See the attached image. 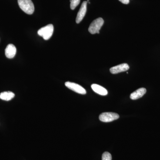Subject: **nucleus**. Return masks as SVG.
<instances>
[{
    "mask_svg": "<svg viewBox=\"0 0 160 160\" xmlns=\"http://www.w3.org/2000/svg\"><path fill=\"white\" fill-rule=\"evenodd\" d=\"M119 115L118 113L112 112H105L100 115L99 120L104 122H109L118 119Z\"/></svg>",
    "mask_w": 160,
    "mask_h": 160,
    "instance_id": "nucleus-4",
    "label": "nucleus"
},
{
    "mask_svg": "<svg viewBox=\"0 0 160 160\" xmlns=\"http://www.w3.org/2000/svg\"><path fill=\"white\" fill-rule=\"evenodd\" d=\"M17 49L15 46L12 44H9L5 49V54L6 57L11 59L14 57L16 54Z\"/></svg>",
    "mask_w": 160,
    "mask_h": 160,
    "instance_id": "nucleus-8",
    "label": "nucleus"
},
{
    "mask_svg": "<svg viewBox=\"0 0 160 160\" xmlns=\"http://www.w3.org/2000/svg\"><path fill=\"white\" fill-rule=\"evenodd\" d=\"M81 0H70V8L73 10L79 4Z\"/></svg>",
    "mask_w": 160,
    "mask_h": 160,
    "instance_id": "nucleus-12",
    "label": "nucleus"
},
{
    "mask_svg": "<svg viewBox=\"0 0 160 160\" xmlns=\"http://www.w3.org/2000/svg\"><path fill=\"white\" fill-rule=\"evenodd\" d=\"M146 89L144 88H141L136 90L130 94V98L132 100H137L142 97L146 94Z\"/></svg>",
    "mask_w": 160,
    "mask_h": 160,
    "instance_id": "nucleus-9",
    "label": "nucleus"
},
{
    "mask_svg": "<svg viewBox=\"0 0 160 160\" xmlns=\"http://www.w3.org/2000/svg\"><path fill=\"white\" fill-rule=\"evenodd\" d=\"M65 86L69 89L79 94H86V89L82 86L76 83L67 82L65 83Z\"/></svg>",
    "mask_w": 160,
    "mask_h": 160,
    "instance_id": "nucleus-5",
    "label": "nucleus"
},
{
    "mask_svg": "<svg viewBox=\"0 0 160 160\" xmlns=\"http://www.w3.org/2000/svg\"><path fill=\"white\" fill-rule=\"evenodd\" d=\"M20 8L27 14L31 15L34 11V6L31 0H18Z\"/></svg>",
    "mask_w": 160,
    "mask_h": 160,
    "instance_id": "nucleus-1",
    "label": "nucleus"
},
{
    "mask_svg": "<svg viewBox=\"0 0 160 160\" xmlns=\"http://www.w3.org/2000/svg\"><path fill=\"white\" fill-rule=\"evenodd\" d=\"M104 20L102 18H99L94 20L89 26V31L91 34L99 33V31L104 24Z\"/></svg>",
    "mask_w": 160,
    "mask_h": 160,
    "instance_id": "nucleus-3",
    "label": "nucleus"
},
{
    "mask_svg": "<svg viewBox=\"0 0 160 160\" xmlns=\"http://www.w3.org/2000/svg\"><path fill=\"white\" fill-rule=\"evenodd\" d=\"M92 90L98 94L102 96H106L108 94V91L105 88L97 84H93L91 85Z\"/></svg>",
    "mask_w": 160,
    "mask_h": 160,
    "instance_id": "nucleus-10",
    "label": "nucleus"
},
{
    "mask_svg": "<svg viewBox=\"0 0 160 160\" xmlns=\"http://www.w3.org/2000/svg\"><path fill=\"white\" fill-rule=\"evenodd\" d=\"M102 160H112L111 154L108 152H105L102 155Z\"/></svg>",
    "mask_w": 160,
    "mask_h": 160,
    "instance_id": "nucleus-13",
    "label": "nucleus"
},
{
    "mask_svg": "<svg viewBox=\"0 0 160 160\" xmlns=\"http://www.w3.org/2000/svg\"><path fill=\"white\" fill-rule=\"evenodd\" d=\"M129 69V66L126 63H123L118 66H113L110 69V72L112 74H117L120 72L127 71Z\"/></svg>",
    "mask_w": 160,
    "mask_h": 160,
    "instance_id": "nucleus-6",
    "label": "nucleus"
},
{
    "mask_svg": "<svg viewBox=\"0 0 160 160\" xmlns=\"http://www.w3.org/2000/svg\"><path fill=\"white\" fill-rule=\"evenodd\" d=\"M87 2L85 1L83 2L80 8L79 11L78 12L76 19V22L78 24L79 23L83 20V18L86 14V11H87Z\"/></svg>",
    "mask_w": 160,
    "mask_h": 160,
    "instance_id": "nucleus-7",
    "label": "nucleus"
},
{
    "mask_svg": "<svg viewBox=\"0 0 160 160\" xmlns=\"http://www.w3.org/2000/svg\"><path fill=\"white\" fill-rule=\"evenodd\" d=\"M119 1L124 4H128L129 2V0H119Z\"/></svg>",
    "mask_w": 160,
    "mask_h": 160,
    "instance_id": "nucleus-14",
    "label": "nucleus"
},
{
    "mask_svg": "<svg viewBox=\"0 0 160 160\" xmlns=\"http://www.w3.org/2000/svg\"><path fill=\"white\" fill-rule=\"evenodd\" d=\"M54 28L52 24H49L42 27L38 32V34L42 37L44 40H48L51 38L53 34Z\"/></svg>",
    "mask_w": 160,
    "mask_h": 160,
    "instance_id": "nucleus-2",
    "label": "nucleus"
},
{
    "mask_svg": "<svg viewBox=\"0 0 160 160\" xmlns=\"http://www.w3.org/2000/svg\"><path fill=\"white\" fill-rule=\"evenodd\" d=\"M14 93L12 92H4L0 94V98L4 101H9L14 97Z\"/></svg>",
    "mask_w": 160,
    "mask_h": 160,
    "instance_id": "nucleus-11",
    "label": "nucleus"
}]
</instances>
